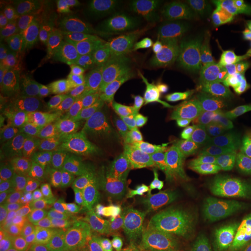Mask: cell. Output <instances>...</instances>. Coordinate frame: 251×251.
Returning <instances> with one entry per match:
<instances>
[{
    "label": "cell",
    "instance_id": "cell-1",
    "mask_svg": "<svg viewBox=\"0 0 251 251\" xmlns=\"http://www.w3.org/2000/svg\"><path fill=\"white\" fill-rule=\"evenodd\" d=\"M149 74L153 77L180 81H208L219 85L244 84L224 59L183 40H169L156 46L148 56Z\"/></svg>",
    "mask_w": 251,
    "mask_h": 251
},
{
    "label": "cell",
    "instance_id": "cell-2",
    "mask_svg": "<svg viewBox=\"0 0 251 251\" xmlns=\"http://www.w3.org/2000/svg\"><path fill=\"white\" fill-rule=\"evenodd\" d=\"M49 176L23 174L9 193L1 213L6 242L30 243L49 234Z\"/></svg>",
    "mask_w": 251,
    "mask_h": 251
},
{
    "label": "cell",
    "instance_id": "cell-3",
    "mask_svg": "<svg viewBox=\"0 0 251 251\" xmlns=\"http://www.w3.org/2000/svg\"><path fill=\"white\" fill-rule=\"evenodd\" d=\"M198 140L186 113L159 97L130 146L177 164L186 161Z\"/></svg>",
    "mask_w": 251,
    "mask_h": 251
},
{
    "label": "cell",
    "instance_id": "cell-4",
    "mask_svg": "<svg viewBox=\"0 0 251 251\" xmlns=\"http://www.w3.org/2000/svg\"><path fill=\"white\" fill-rule=\"evenodd\" d=\"M33 15L49 41L65 36L89 37L107 23L108 7L92 0H49L34 2Z\"/></svg>",
    "mask_w": 251,
    "mask_h": 251
},
{
    "label": "cell",
    "instance_id": "cell-5",
    "mask_svg": "<svg viewBox=\"0 0 251 251\" xmlns=\"http://www.w3.org/2000/svg\"><path fill=\"white\" fill-rule=\"evenodd\" d=\"M98 226L99 208L91 205L70 186L52 188L48 235L72 242L97 243Z\"/></svg>",
    "mask_w": 251,
    "mask_h": 251
},
{
    "label": "cell",
    "instance_id": "cell-6",
    "mask_svg": "<svg viewBox=\"0 0 251 251\" xmlns=\"http://www.w3.org/2000/svg\"><path fill=\"white\" fill-rule=\"evenodd\" d=\"M215 222L200 241L207 243L220 235L249 228L251 216V165L229 174L213 191Z\"/></svg>",
    "mask_w": 251,
    "mask_h": 251
},
{
    "label": "cell",
    "instance_id": "cell-7",
    "mask_svg": "<svg viewBox=\"0 0 251 251\" xmlns=\"http://www.w3.org/2000/svg\"><path fill=\"white\" fill-rule=\"evenodd\" d=\"M100 63L89 48L67 74L54 81L58 97L56 129L77 121L98 98Z\"/></svg>",
    "mask_w": 251,
    "mask_h": 251
},
{
    "label": "cell",
    "instance_id": "cell-8",
    "mask_svg": "<svg viewBox=\"0 0 251 251\" xmlns=\"http://www.w3.org/2000/svg\"><path fill=\"white\" fill-rule=\"evenodd\" d=\"M158 99L156 78L148 71H135L118 103L117 136L112 146L115 151L130 144Z\"/></svg>",
    "mask_w": 251,
    "mask_h": 251
},
{
    "label": "cell",
    "instance_id": "cell-9",
    "mask_svg": "<svg viewBox=\"0 0 251 251\" xmlns=\"http://www.w3.org/2000/svg\"><path fill=\"white\" fill-rule=\"evenodd\" d=\"M175 105L188 115L199 139L231 135L251 118V96L216 100L199 106Z\"/></svg>",
    "mask_w": 251,
    "mask_h": 251
},
{
    "label": "cell",
    "instance_id": "cell-10",
    "mask_svg": "<svg viewBox=\"0 0 251 251\" xmlns=\"http://www.w3.org/2000/svg\"><path fill=\"white\" fill-rule=\"evenodd\" d=\"M128 233L137 236L165 235L179 225L168 197L133 203L120 212Z\"/></svg>",
    "mask_w": 251,
    "mask_h": 251
},
{
    "label": "cell",
    "instance_id": "cell-11",
    "mask_svg": "<svg viewBox=\"0 0 251 251\" xmlns=\"http://www.w3.org/2000/svg\"><path fill=\"white\" fill-rule=\"evenodd\" d=\"M24 124L33 129L50 134L56 130L58 97L55 83H45L11 100Z\"/></svg>",
    "mask_w": 251,
    "mask_h": 251
},
{
    "label": "cell",
    "instance_id": "cell-12",
    "mask_svg": "<svg viewBox=\"0 0 251 251\" xmlns=\"http://www.w3.org/2000/svg\"><path fill=\"white\" fill-rule=\"evenodd\" d=\"M156 83L162 99L184 106H199L216 100L249 96L246 91L236 86L219 85L208 81H180L156 78Z\"/></svg>",
    "mask_w": 251,
    "mask_h": 251
},
{
    "label": "cell",
    "instance_id": "cell-13",
    "mask_svg": "<svg viewBox=\"0 0 251 251\" xmlns=\"http://www.w3.org/2000/svg\"><path fill=\"white\" fill-rule=\"evenodd\" d=\"M47 135L24 124L18 142L5 155L0 156L24 174L50 176L49 143Z\"/></svg>",
    "mask_w": 251,
    "mask_h": 251
},
{
    "label": "cell",
    "instance_id": "cell-14",
    "mask_svg": "<svg viewBox=\"0 0 251 251\" xmlns=\"http://www.w3.org/2000/svg\"><path fill=\"white\" fill-rule=\"evenodd\" d=\"M134 58L129 54H114L100 63L98 79V100L117 113L119 100L134 72Z\"/></svg>",
    "mask_w": 251,
    "mask_h": 251
},
{
    "label": "cell",
    "instance_id": "cell-15",
    "mask_svg": "<svg viewBox=\"0 0 251 251\" xmlns=\"http://www.w3.org/2000/svg\"><path fill=\"white\" fill-rule=\"evenodd\" d=\"M89 48V37L65 36L50 40L42 50L47 83H54L67 74Z\"/></svg>",
    "mask_w": 251,
    "mask_h": 251
},
{
    "label": "cell",
    "instance_id": "cell-16",
    "mask_svg": "<svg viewBox=\"0 0 251 251\" xmlns=\"http://www.w3.org/2000/svg\"><path fill=\"white\" fill-rule=\"evenodd\" d=\"M42 51L24 55L9 70L0 74V94L1 106L19 94L26 92L41 84H45Z\"/></svg>",
    "mask_w": 251,
    "mask_h": 251
},
{
    "label": "cell",
    "instance_id": "cell-17",
    "mask_svg": "<svg viewBox=\"0 0 251 251\" xmlns=\"http://www.w3.org/2000/svg\"><path fill=\"white\" fill-rule=\"evenodd\" d=\"M186 161L202 166L213 176L230 170L237 163L231 136L224 135L199 139Z\"/></svg>",
    "mask_w": 251,
    "mask_h": 251
},
{
    "label": "cell",
    "instance_id": "cell-18",
    "mask_svg": "<svg viewBox=\"0 0 251 251\" xmlns=\"http://www.w3.org/2000/svg\"><path fill=\"white\" fill-rule=\"evenodd\" d=\"M219 27L229 40L251 43V0H230L220 12Z\"/></svg>",
    "mask_w": 251,
    "mask_h": 251
},
{
    "label": "cell",
    "instance_id": "cell-19",
    "mask_svg": "<svg viewBox=\"0 0 251 251\" xmlns=\"http://www.w3.org/2000/svg\"><path fill=\"white\" fill-rule=\"evenodd\" d=\"M168 199L179 224L213 207V192L208 186L192 188L174 184L169 191Z\"/></svg>",
    "mask_w": 251,
    "mask_h": 251
},
{
    "label": "cell",
    "instance_id": "cell-20",
    "mask_svg": "<svg viewBox=\"0 0 251 251\" xmlns=\"http://www.w3.org/2000/svg\"><path fill=\"white\" fill-rule=\"evenodd\" d=\"M5 28L23 55L42 51L49 42L36 18L28 12L21 11L12 15L7 27Z\"/></svg>",
    "mask_w": 251,
    "mask_h": 251
},
{
    "label": "cell",
    "instance_id": "cell-21",
    "mask_svg": "<svg viewBox=\"0 0 251 251\" xmlns=\"http://www.w3.org/2000/svg\"><path fill=\"white\" fill-rule=\"evenodd\" d=\"M215 222V215L213 207L208 211L194 215L192 218L181 221L177 227L165 234L170 240L178 242L192 244L199 242L205 235L211 230Z\"/></svg>",
    "mask_w": 251,
    "mask_h": 251
},
{
    "label": "cell",
    "instance_id": "cell-22",
    "mask_svg": "<svg viewBox=\"0 0 251 251\" xmlns=\"http://www.w3.org/2000/svg\"><path fill=\"white\" fill-rule=\"evenodd\" d=\"M143 28L149 33H175L178 30L176 18L166 8L164 0H146L141 2Z\"/></svg>",
    "mask_w": 251,
    "mask_h": 251
},
{
    "label": "cell",
    "instance_id": "cell-23",
    "mask_svg": "<svg viewBox=\"0 0 251 251\" xmlns=\"http://www.w3.org/2000/svg\"><path fill=\"white\" fill-rule=\"evenodd\" d=\"M23 251H102L97 243L72 242L52 237L50 235L24 244Z\"/></svg>",
    "mask_w": 251,
    "mask_h": 251
},
{
    "label": "cell",
    "instance_id": "cell-24",
    "mask_svg": "<svg viewBox=\"0 0 251 251\" xmlns=\"http://www.w3.org/2000/svg\"><path fill=\"white\" fill-rule=\"evenodd\" d=\"M23 126V119L19 118L12 109L1 106V113H0V153L1 155H5L15 146Z\"/></svg>",
    "mask_w": 251,
    "mask_h": 251
},
{
    "label": "cell",
    "instance_id": "cell-25",
    "mask_svg": "<svg viewBox=\"0 0 251 251\" xmlns=\"http://www.w3.org/2000/svg\"><path fill=\"white\" fill-rule=\"evenodd\" d=\"M128 233L127 226L120 214L99 209V226L97 243L107 244L117 242Z\"/></svg>",
    "mask_w": 251,
    "mask_h": 251
},
{
    "label": "cell",
    "instance_id": "cell-26",
    "mask_svg": "<svg viewBox=\"0 0 251 251\" xmlns=\"http://www.w3.org/2000/svg\"><path fill=\"white\" fill-rule=\"evenodd\" d=\"M175 166L176 171H177V178H176L175 184L180 185V186L192 188L206 187L208 186V184L214 177L211 172L196 163L184 161L177 163Z\"/></svg>",
    "mask_w": 251,
    "mask_h": 251
},
{
    "label": "cell",
    "instance_id": "cell-27",
    "mask_svg": "<svg viewBox=\"0 0 251 251\" xmlns=\"http://www.w3.org/2000/svg\"><path fill=\"white\" fill-rule=\"evenodd\" d=\"M250 238L249 228L236 233L220 235L206 243L205 251H247L250 248Z\"/></svg>",
    "mask_w": 251,
    "mask_h": 251
},
{
    "label": "cell",
    "instance_id": "cell-28",
    "mask_svg": "<svg viewBox=\"0 0 251 251\" xmlns=\"http://www.w3.org/2000/svg\"><path fill=\"white\" fill-rule=\"evenodd\" d=\"M230 136L237 162L251 165V118L243 122Z\"/></svg>",
    "mask_w": 251,
    "mask_h": 251
},
{
    "label": "cell",
    "instance_id": "cell-29",
    "mask_svg": "<svg viewBox=\"0 0 251 251\" xmlns=\"http://www.w3.org/2000/svg\"><path fill=\"white\" fill-rule=\"evenodd\" d=\"M23 52L12 39L6 28L0 33V74L7 71L23 57Z\"/></svg>",
    "mask_w": 251,
    "mask_h": 251
},
{
    "label": "cell",
    "instance_id": "cell-30",
    "mask_svg": "<svg viewBox=\"0 0 251 251\" xmlns=\"http://www.w3.org/2000/svg\"><path fill=\"white\" fill-rule=\"evenodd\" d=\"M24 172L0 158V212L4 211L12 188Z\"/></svg>",
    "mask_w": 251,
    "mask_h": 251
},
{
    "label": "cell",
    "instance_id": "cell-31",
    "mask_svg": "<svg viewBox=\"0 0 251 251\" xmlns=\"http://www.w3.org/2000/svg\"><path fill=\"white\" fill-rule=\"evenodd\" d=\"M169 241L170 238L166 235L143 236L130 242L124 251H159Z\"/></svg>",
    "mask_w": 251,
    "mask_h": 251
},
{
    "label": "cell",
    "instance_id": "cell-32",
    "mask_svg": "<svg viewBox=\"0 0 251 251\" xmlns=\"http://www.w3.org/2000/svg\"><path fill=\"white\" fill-rule=\"evenodd\" d=\"M164 4L176 19L193 17L201 12L199 4L193 0H164Z\"/></svg>",
    "mask_w": 251,
    "mask_h": 251
},
{
    "label": "cell",
    "instance_id": "cell-33",
    "mask_svg": "<svg viewBox=\"0 0 251 251\" xmlns=\"http://www.w3.org/2000/svg\"><path fill=\"white\" fill-rule=\"evenodd\" d=\"M191 247L192 246H190V244L170 240L159 251H190Z\"/></svg>",
    "mask_w": 251,
    "mask_h": 251
},
{
    "label": "cell",
    "instance_id": "cell-34",
    "mask_svg": "<svg viewBox=\"0 0 251 251\" xmlns=\"http://www.w3.org/2000/svg\"><path fill=\"white\" fill-rule=\"evenodd\" d=\"M240 76L242 77L244 84H248V85L251 86V59L247 63L246 67L242 69Z\"/></svg>",
    "mask_w": 251,
    "mask_h": 251
},
{
    "label": "cell",
    "instance_id": "cell-35",
    "mask_svg": "<svg viewBox=\"0 0 251 251\" xmlns=\"http://www.w3.org/2000/svg\"><path fill=\"white\" fill-rule=\"evenodd\" d=\"M205 248H206V243L202 242V241H199V242L192 244L190 251H205Z\"/></svg>",
    "mask_w": 251,
    "mask_h": 251
},
{
    "label": "cell",
    "instance_id": "cell-36",
    "mask_svg": "<svg viewBox=\"0 0 251 251\" xmlns=\"http://www.w3.org/2000/svg\"><path fill=\"white\" fill-rule=\"evenodd\" d=\"M248 227H249V229L251 230V216H250V220H249V225H248Z\"/></svg>",
    "mask_w": 251,
    "mask_h": 251
},
{
    "label": "cell",
    "instance_id": "cell-37",
    "mask_svg": "<svg viewBox=\"0 0 251 251\" xmlns=\"http://www.w3.org/2000/svg\"><path fill=\"white\" fill-rule=\"evenodd\" d=\"M247 251H251V247H250V248H249V249H248Z\"/></svg>",
    "mask_w": 251,
    "mask_h": 251
},
{
    "label": "cell",
    "instance_id": "cell-38",
    "mask_svg": "<svg viewBox=\"0 0 251 251\" xmlns=\"http://www.w3.org/2000/svg\"><path fill=\"white\" fill-rule=\"evenodd\" d=\"M250 247H251V238H250Z\"/></svg>",
    "mask_w": 251,
    "mask_h": 251
}]
</instances>
